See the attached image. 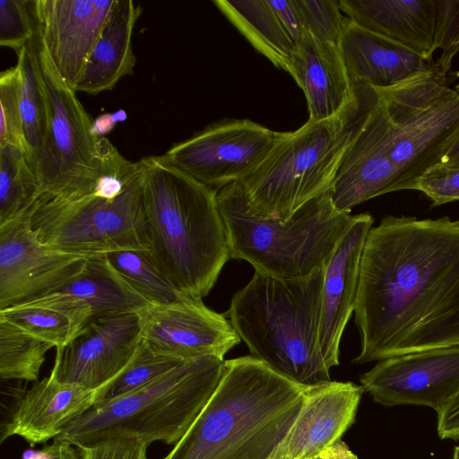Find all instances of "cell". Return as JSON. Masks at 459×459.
Wrapping results in <instances>:
<instances>
[{
	"label": "cell",
	"instance_id": "cell-1",
	"mask_svg": "<svg viewBox=\"0 0 459 459\" xmlns=\"http://www.w3.org/2000/svg\"><path fill=\"white\" fill-rule=\"evenodd\" d=\"M356 364L459 346V220L386 216L362 252Z\"/></svg>",
	"mask_w": 459,
	"mask_h": 459
},
{
	"label": "cell",
	"instance_id": "cell-2",
	"mask_svg": "<svg viewBox=\"0 0 459 459\" xmlns=\"http://www.w3.org/2000/svg\"><path fill=\"white\" fill-rule=\"evenodd\" d=\"M436 65V64H435ZM459 72L436 65L387 88L369 86L366 115L329 190L335 209L399 190H417L459 134Z\"/></svg>",
	"mask_w": 459,
	"mask_h": 459
},
{
	"label": "cell",
	"instance_id": "cell-3",
	"mask_svg": "<svg viewBox=\"0 0 459 459\" xmlns=\"http://www.w3.org/2000/svg\"><path fill=\"white\" fill-rule=\"evenodd\" d=\"M307 387L251 355L225 360L215 391L163 459H273Z\"/></svg>",
	"mask_w": 459,
	"mask_h": 459
},
{
	"label": "cell",
	"instance_id": "cell-4",
	"mask_svg": "<svg viewBox=\"0 0 459 459\" xmlns=\"http://www.w3.org/2000/svg\"><path fill=\"white\" fill-rule=\"evenodd\" d=\"M149 253L181 294L202 299L230 259L217 191L162 156L141 159Z\"/></svg>",
	"mask_w": 459,
	"mask_h": 459
},
{
	"label": "cell",
	"instance_id": "cell-5",
	"mask_svg": "<svg viewBox=\"0 0 459 459\" xmlns=\"http://www.w3.org/2000/svg\"><path fill=\"white\" fill-rule=\"evenodd\" d=\"M324 269L300 279L255 272L225 314L251 356L304 386L331 381L319 347Z\"/></svg>",
	"mask_w": 459,
	"mask_h": 459
},
{
	"label": "cell",
	"instance_id": "cell-6",
	"mask_svg": "<svg viewBox=\"0 0 459 459\" xmlns=\"http://www.w3.org/2000/svg\"><path fill=\"white\" fill-rule=\"evenodd\" d=\"M355 95L338 115L280 133L257 169L243 185L255 215L290 220L303 205L328 192L345 152L363 123L369 85L354 84Z\"/></svg>",
	"mask_w": 459,
	"mask_h": 459
},
{
	"label": "cell",
	"instance_id": "cell-7",
	"mask_svg": "<svg viewBox=\"0 0 459 459\" xmlns=\"http://www.w3.org/2000/svg\"><path fill=\"white\" fill-rule=\"evenodd\" d=\"M224 366L215 356L184 360L133 392L96 402L55 439L74 446L112 437L175 445L215 391Z\"/></svg>",
	"mask_w": 459,
	"mask_h": 459
},
{
	"label": "cell",
	"instance_id": "cell-8",
	"mask_svg": "<svg viewBox=\"0 0 459 459\" xmlns=\"http://www.w3.org/2000/svg\"><path fill=\"white\" fill-rule=\"evenodd\" d=\"M230 259L245 260L255 272L300 279L324 269L352 216L333 204L329 191L303 205L290 220L250 212L241 182L217 191Z\"/></svg>",
	"mask_w": 459,
	"mask_h": 459
},
{
	"label": "cell",
	"instance_id": "cell-9",
	"mask_svg": "<svg viewBox=\"0 0 459 459\" xmlns=\"http://www.w3.org/2000/svg\"><path fill=\"white\" fill-rule=\"evenodd\" d=\"M46 98L48 143L38 177L40 195L80 198L95 195L100 180L130 169L126 160L106 137L91 134L92 121L56 70L37 28L29 42Z\"/></svg>",
	"mask_w": 459,
	"mask_h": 459
},
{
	"label": "cell",
	"instance_id": "cell-10",
	"mask_svg": "<svg viewBox=\"0 0 459 459\" xmlns=\"http://www.w3.org/2000/svg\"><path fill=\"white\" fill-rule=\"evenodd\" d=\"M31 228L42 242L86 257L149 250L142 160L140 170L116 197L40 195L33 208Z\"/></svg>",
	"mask_w": 459,
	"mask_h": 459
},
{
	"label": "cell",
	"instance_id": "cell-11",
	"mask_svg": "<svg viewBox=\"0 0 459 459\" xmlns=\"http://www.w3.org/2000/svg\"><path fill=\"white\" fill-rule=\"evenodd\" d=\"M279 134L248 119L224 120L174 144L163 157L198 182L219 190L251 176Z\"/></svg>",
	"mask_w": 459,
	"mask_h": 459
},
{
	"label": "cell",
	"instance_id": "cell-12",
	"mask_svg": "<svg viewBox=\"0 0 459 459\" xmlns=\"http://www.w3.org/2000/svg\"><path fill=\"white\" fill-rule=\"evenodd\" d=\"M35 204L0 224V310L59 290L82 271L88 259L38 238L31 228Z\"/></svg>",
	"mask_w": 459,
	"mask_h": 459
},
{
	"label": "cell",
	"instance_id": "cell-13",
	"mask_svg": "<svg viewBox=\"0 0 459 459\" xmlns=\"http://www.w3.org/2000/svg\"><path fill=\"white\" fill-rule=\"evenodd\" d=\"M141 340L153 352L178 360L224 355L241 340L225 314L187 296L149 303L136 312Z\"/></svg>",
	"mask_w": 459,
	"mask_h": 459
},
{
	"label": "cell",
	"instance_id": "cell-14",
	"mask_svg": "<svg viewBox=\"0 0 459 459\" xmlns=\"http://www.w3.org/2000/svg\"><path fill=\"white\" fill-rule=\"evenodd\" d=\"M359 381L381 405L427 406L438 414L459 391V346L379 360Z\"/></svg>",
	"mask_w": 459,
	"mask_h": 459
},
{
	"label": "cell",
	"instance_id": "cell-15",
	"mask_svg": "<svg viewBox=\"0 0 459 459\" xmlns=\"http://www.w3.org/2000/svg\"><path fill=\"white\" fill-rule=\"evenodd\" d=\"M140 343L136 313L91 318L67 345L56 349L50 376L99 390L128 365Z\"/></svg>",
	"mask_w": 459,
	"mask_h": 459
},
{
	"label": "cell",
	"instance_id": "cell-16",
	"mask_svg": "<svg viewBox=\"0 0 459 459\" xmlns=\"http://www.w3.org/2000/svg\"><path fill=\"white\" fill-rule=\"evenodd\" d=\"M114 4L115 0H31L48 52L74 90Z\"/></svg>",
	"mask_w": 459,
	"mask_h": 459
},
{
	"label": "cell",
	"instance_id": "cell-17",
	"mask_svg": "<svg viewBox=\"0 0 459 459\" xmlns=\"http://www.w3.org/2000/svg\"><path fill=\"white\" fill-rule=\"evenodd\" d=\"M373 222L369 213L353 215L324 268L319 347L329 368L339 365L341 339L355 309L362 252Z\"/></svg>",
	"mask_w": 459,
	"mask_h": 459
},
{
	"label": "cell",
	"instance_id": "cell-18",
	"mask_svg": "<svg viewBox=\"0 0 459 459\" xmlns=\"http://www.w3.org/2000/svg\"><path fill=\"white\" fill-rule=\"evenodd\" d=\"M364 392L352 382L307 386L303 408L273 459H321L354 423Z\"/></svg>",
	"mask_w": 459,
	"mask_h": 459
},
{
	"label": "cell",
	"instance_id": "cell-19",
	"mask_svg": "<svg viewBox=\"0 0 459 459\" xmlns=\"http://www.w3.org/2000/svg\"><path fill=\"white\" fill-rule=\"evenodd\" d=\"M97 391L61 383L49 375L22 396L1 428V443L12 436L21 437L31 446L54 440L96 403Z\"/></svg>",
	"mask_w": 459,
	"mask_h": 459
},
{
	"label": "cell",
	"instance_id": "cell-20",
	"mask_svg": "<svg viewBox=\"0 0 459 459\" xmlns=\"http://www.w3.org/2000/svg\"><path fill=\"white\" fill-rule=\"evenodd\" d=\"M338 48L353 84L387 88L436 67L433 60L364 29L349 18Z\"/></svg>",
	"mask_w": 459,
	"mask_h": 459
},
{
	"label": "cell",
	"instance_id": "cell-21",
	"mask_svg": "<svg viewBox=\"0 0 459 459\" xmlns=\"http://www.w3.org/2000/svg\"><path fill=\"white\" fill-rule=\"evenodd\" d=\"M290 74L305 94L308 120L329 119L341 113L354 98L355 86L339 48L307 31L295 42Z\"/></svg>",
	"mask_w": 459,
	"mask_h": 459
},
{
	"label": "cell",
	"instance_id": "cell-22",
	"mask_svg": "<svg viewBox=\"0 0 459 459\" xmlns=\"http://www.w3.org/2000/svg\"><path fill=\"white\" fill-rule=\"evenodd\" d=\"M339 5L359 26L433 60L436 0H339Z\"/></svg>",
	"mask_w": 459,
	"mask_h": 459
},
{
	"label": "cell",
	"instance_id": "cell-23",
	"mask_svg": "<svg viewBox=\"0 0 459 459\" xmlns=\"http://www.w3.org/2000/svg\"><path fill=\"white\" fill-rule=\"evenodd\" d=\"M140 13L132 0H115L75 85L76 92L95 95L113 89L122 77L133 74L136 58L132 35Z\"/></svg>",
	"mask_w": 459,
	"mask_h": 459
},
{
	"label": "cell",
	"instance_id": "cell-24",
	"mask_svg": "<svg viewBox=\"0 0 459 459\" xmlns=\"http://www.w3.org/2000/svg\"><path fill=\"white\" fill-rule=\"evenodd\" d=\"M0 317L56 349L67 345L91 319V309L56 291L0 310Z\"/></svg>",
	"mask_w": 459,
	"mask_h": 459
},
{
	"label": "cell",
	"instance_id": "cell-25",
	"mask_svg": "<svg viewBox=\"0 0 459 459\" xmlns=\"http://www.w3.org/2000/svg\"><path fill=\"white\" fill-rule=\"evenodd\" d=\"M57 291L87 306L91 318L135 313L149 304L111 266L105 254L88 257L82 271Z\"/></svg>",
	"mask_w": 459,
	"mask_h": 459
},
{
	"label": "cell",
	"instance_id": "cell-26",
	"mask_svg": "<svg viewBox=\"0 0 459 459\" xmlns=\"http://www.w3.org/2000/svg\"><path fill=\"white\" fill-rule=\"evenodd\" d=\"M213 4L258 52L290 73L295 43L268 0H215Z\"/></svg>",
	"mask_w": 459,
	"mask_h": 459
},
{
	"label": "cell",
	"instance_id": "cell-27",
	"mask_svg": "<svg viewBox=\"0 0 459 459\" xmlns=\"http://www.w3.org/2000/svg\"><path fill=\"white\" fill-rule=\"evenodd\" d=\"M20 70V105L27 160L37 178L48 143V116L43 88L29 43L17 53Z\"/></svg>",
	"mask_w": 459,
	"mask_h": 459
},
{
	"label": "cell",
	"instance_id": "cell-28",
	"mask_svg": "<svg viewBox=\"0 0 459 459\" xmlns=\"http://www.w3.org/2000/svg\"><path fill=\"white\" fill-rule=\"evenodd\" d=\"M39 184L23 152L0 146V224L32 206L40 196Z\"/></svg>",
	"mask_w": 459,
	"mask_h": 459
},
{
	"label": "cell",
	"instance_id": "cell-29",
	"mask_svg": "<svg viewBox=\"0 0 459 459\" xmlns=\"http://www.w3.org/2000/svg\"><path fill=\"white\" fill-rule=\"evenodd\" d=\"M105 255L118 274L149 303H169L185 296L176 290L148 250L126 249Z\"/></svg>",
	"mask_w": 459,
	"mask_h": 459
},
{
	"label": "cell",
	"instance_id": "cell-30",
	"mask_svg": "<svg viewBox=\"0 0 459 459\" xmlns=\"http://www.w3.org/2000/svg\"><path fill=\"white\" fill-rule=\"evenodd\" d=\"M53 348L0 317V377L37 381L47 352Z\"/></svg>",
	"mask_w": 459,
	"mask_h": 459
},
{
	"label": "cell",
	"instance_id": "cell-31",
	"mask_svg": "<svg viewBox=\"0 0 459 459\" xmlns=\"http://www.w3.org/2000/svg\"><path fill=\"white\" fill-rule=\"evenodd\" d=\"M182 361L153 352L141 340L128 365L97 391L96 402L114 399L133 392L169 372Z\"/></svg>",
	"mask_w": 459,
	"mask_h": 459
},
{
	"label": "cell",
	"instance_id": "cell-32",
	"mask_svg": "<svg viewBox=\"0 0 459 459\" xmlns=\"http://www.w3.org/2000/svg\"><path fill=\"white\" fill-rule=\"evenodd\" d=\"M20 81L17 65L0 74V146H15L27 156L21 115Z\"/></svg>",
	"mask_w": 459,
	"mask_h": 459
},
{
	"label": "cell",
	"instance_id": "cell-33",
	"mask_svg": "<svg viewBox=\"0 0 459 459\" xmlns=\"http://www.w3.org/2000/svg\"><path fill=\"white\" fill-rule=\"evenodd\" d=\"M305 30L315 38L338 47L347 18L339 0H295Z\"/></svg>",
	"mask_w": 459,
	"mask_h": 459
},
{
	"label": "cell",
	"instance_id": "cell-34",
	"mask_svg": "<svg viewBox=\"0 0 459 459\" xmlns=\"http://www.w3.org/2000/svg\"><path fill=\"white\" fill-rule=\"evenodd\" d=\"M35 20L31 0H0V44L17 53L31 39Z\"/></svg>",
	"mask_w": 459,
	"mask_h": 459
},
{
	"label": "cell",
	"instance_id": "cell-35",
	"mask_svg": "<svg viewBox=\"0 0 459 459\" xmlns=\"http://www.w3.org/2000/svg\"><path fill=\"white\" fill-rule=\"evenodd\" d=\"M437 20L435 30V50L442 53L436 65L444 74H448L453 57L459 52V0H436Z\"/></svg>",
	"mask_w": 459,
	"mask_h": 459
},
{
	"label": "cell",
	"instance_id": "cell-36",
	"mask_svg": "<svg viewBox=\"0 0 459 459\" xmlns=\"http://www.w3.org/2000/svg\"><path fill=\"white\" fill-rule=\"evenodd\" d=\"M150 445L134 437H112L76 446L82 459H148Z\"/></svg>",
	"mask_w": 459,
	"mask_h": 459
},
{
	"label": "cell",
	"instance_id": "cell-37",
	"mask_svg": "<svg viewBox=\"0 0 459 459\" xmlns=\"http://www.w3.org/2000/svg\"><path fill=\"white\" fill-rule=\"evenodd\" d=\"M417 190L426 195L433 205L459 200V168L433 167L421 177Z\"/></svg>",
	"mask_w": 459,
	"mask_h": 459
},
{
	"label": "cell",
	"instance_id": "cell-38",
	"mask_svg": "<svg viewBox=\"0 0 459 459\" xmlns=\"http://www.w3.org/2000/svg\"><path fill=\"white\" fill-rule=\"evenodd\" d=\"M268 1L295 43L307 31L295 0Z\"/></svg>",
	"mask_w": 459,
	"mask_h": 459
},
{
	"label": "cell",
	"instance_id": "cell-39",
	"mask_svg": "<svg viewBox=\"0 0 459 459\" xmlns=\"http://www.w3.org/2000/svg\"><path fill=\"white\" fill-rule=\"evenodd\" d=\"M437 415V430L440 439L459 440V391Z\"/></svg>",
	"mask_w": 459,
	"mask_h": 459
},
{
	"label": "cell",
	"instance_id": "cell-40",
	"mask_svg": "<svg viewBox=\"0 0 459 459\" xmlns=\"http://www.w3.org/2000/svg\"><path fill=\"white\" fill-rule=\"evenodd\" d=\"M38 459H82L79 450L72 444L55 439L39 453Z\"/></svg>",
	"mask_w": 459,
	"mask_h": 459
},
{
	"label": "cell",
	"instance_id": "cell-41",
	"mask_svg": "<svg viewBox=\"0 0 459 459\" xmlns=\"http://www.w3.org/2000/svg\"><path fill=\"white\" fill-rule=\"evenodd\" d=\"M116 125L113 113L102 114L92 121L91 134L96 137L105 136L114 129Z\"/></svg>",
	"mask_w": 459,
	"mask_h": 459
},
{
	"label": "cell",
	"instance_id": "cell-42",
	"mask_svg": "<svg viewBox=\"0 0 459 459\" xmlns=\"http://www.w3.org/2000/svg\"><path fill=\"white\" fill-rule=\"evenodd\" d=\"M321 459H358L342 440L335 443L321 457Z\"/></svg>",
	"mask_w": 459,
	"mask_h": 459
},
{
	"label": "cell",
	"instance_id": "cell-43",
	"mask_svg": "<svg viewBox=\"0 0 459 459\" xmlns=\"http://www.w3.org/2000/svg\"><path fill=\"white\" fill-rule=\"evenodd\" d=\"M439 165L459 168V134L452 143Z\"/></svg>",
	"mask_w": 459,
	"mask_h": 459
},
{
	"label": "cell",
	"instance_id": "cell-44",
	"mask_svg": "<svg viewBox=\"0 0 459 459\" xmlns=\"http://www.w3.org/2000/svg\"><path fill=\"white\" fill-rule=\"evenodd\" d=\"M113 116H114V118H115L117 123L123 122L126 118V113L123 109H120V110H117V112H114Z\"/></svg>",
	"mask_w": 459,
	"mask_h": 459
},
{
	"label": "cell",
	"instance_id": "cell-45",
	"mask_svg": "<svg viewBox=\"0 0 459 459\" xmlns=\"http://www.w3.org/2000/svg\"><path fill=\"white\" fill-rule=\"evenodd\" d=\"M453 459H459V446L454 448Z\"/></svg>",
	"mask_w": 459,
	"mask_h": 459
},
{
	"label": "cell",
	"instance_id": "cell-46",
	"mask_svg": "<svg viewBox=\"0 0 459 459\" xmlns=\"http://www.w3.org/2000/svg\"><path fill=\"white\" fill-rule=\"evenodd\" d=\"M455 90L459 93V83L455 86Z\"/></svg>",
	"mask_w": 459,
	"mask_h": 459
}]
</instances>
